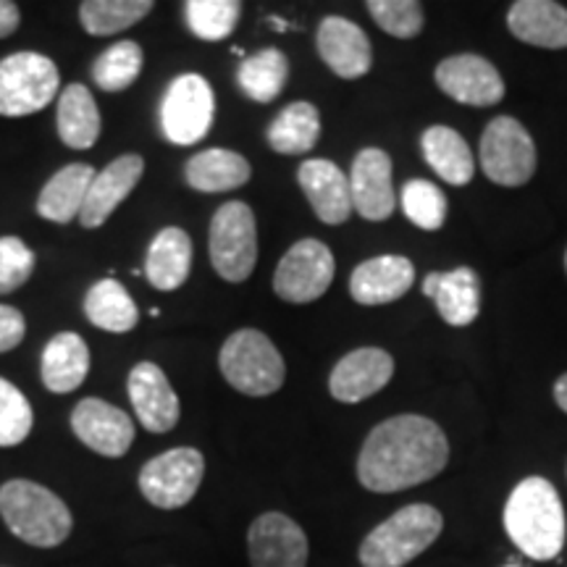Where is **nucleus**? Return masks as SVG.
<instances>
[{"mask_svg":"<svg viewBox=\"0 0 567 567\" xmlns=\"http://www.w3.org/2000/svg\"><path fill=\"white\" fill-rule=\"evenodd\" d=\"M446 463L450 442L431 417L394 415L368 434L358 455V478L368 492L394 494L436 478Z\"/></svg>","mask_w":567,"mask_h":567,"instance_id":"obj_1","label":"nucleus"},{"mask_svg":"<svg viewBox=\"0 0 567 567\" xmlns=\"http://www.w3.org/2000/svg\"><path fill=\"white\" fill-rule=\"evenodd\" d=\"M507 536L530 559H555L565 547V509L547 478L530 476L509 494L505 513Z\"/></svg>","mask_w":567,"mask_h":567,"instance_id":"obj_2","label":"nucleus"},{"mask_svg":"<svg viewBox=\"0 0 567 567\" xmlns=\"http://www.w3.org/2000/svg\"><path fill=\"white\" fill-rule=\"evenodd\" d=\"M0 515L13 536L40 549L59 547L74 526L66 502L27 478L6 481L0 486Z\"/></svg>","mask_w":567,"mask_h":567,"instance_id":"obj_3","label":"nucleus"},{"mask_svg":"<svg viewBox=\"0 0 567 567\" xmlns=\"http://www.w3.org/2000/svg\"><path fill=\"white\" fill-rule=\"evenodd\" d=\"M444 517L431 505H408L375 526L360 544L363 567H405L442 536Z\"/></svg>","mask_w":567,"mask_h":567,"instance_id":"obj_4","label":"nucleus"},{"mask_svg":"<svg viewBox=\"0 0 567 567\" xmlns=\"http://www.w3.org/2000/svg\"><path fill=\"white\" fill-rule=\"evenodd\" d=\"M226 384L247 396L276 394L287 379L281 352L258 329H239L226 339L218 354Z\"/></svg>","mask_w":567,"mask_h":567,"instance_id":"obj_5","label":"nucleus"},{"mask_svg":"<svg viewBox=\"0 0 567 567\" xmlns=\"http://www.w3.org/2000/svg\"><path fill=\"white\" fill-rule=\"evenodd\" d=\"M208 252L216 274L229 284H243L258 264V226L247 203L231 200L216 210L208 231Z\"/></svg>","mask_w":567,"mask_h":567,"instance_id":"obj_6","label":"nucleus"},{"mask_svg":"<svg viewBox=\"0 0 567 567\" xmlns=\"http://www.w3.org/2000/svg\"><path fill=\"white\" fill-rule=\"evenodd\" d=\"M61 74L53 59L34 51L13 53L0 61V116H32L59 95Z\"/></svg>","mask_w":567,"mask_h":567,"instance_id":"obj_7","label":"nucleus"},{"mask_svg":"<svg viewBox=\"0 0 567 567\" xmlns=\"http://www.w3.org/2000/svg\"><path fill=\"white\" fill-rule=\"evenodd\" d=\"M481 168L499 187H523L536 174V145L513 116H496L481 134Z\"/></svg>","mask_w":567,"mask_h":567,"instance_id":"obj_8","label":"nucleus"},{"mask_svg":"<svg viewBox=\"0 0 567 567\" xmlns=\"http://www.w3.org/2000/svg\"><path fill=\"white\" fill-rule=\"evenodd\" d=\"M205 476V457L195 446L163 452L140 471V492L161 509H179L195 499Z\"/></svg>","mask_w":567,"mask_h":567,"instance_id":"obj_9","label":"nucleus"},{"mask_svg":"<svg viewBox=\"0 0 567 567\" xmlns=\"http://www.w3.org/2000/svg\"><path fill=\"white\" fill-rule=\"evenodd\" d=\"M213 113L216 97L208 80L200 74H179L161 101L163 137L182 147L195 145L210 132Z\"/></svg>","mask_w":567,"mask_h":567,"instance_id":"obj_10","label":"nucleus"},{"mask_svg":"<svg viewBox=\"0 0 567 567\" xmlns=\"http://www.w3.org/2000/svg\"><path fill=\"white\" fill-rule=\"evenodd\" d=\"M334 271V255L321 239H300L284 252L276 266L274 292L284 302L308 305L329 292Z\"/></svg>","mask_w":567,"mask_h":567,"instance_id":"obj_11","label":"nucleus"},{"mask_svg":"<svg viewBox=\"0 0 567 567\" xmlns=\"http://www.w3.org/2000/svg\"><path fill=\"white\" fill-rule=\"evenodd\" d=\"M434 80L444 95L463 105L488 109L505 97V80L492 61L476 53L450 55L439 63Z\"/></svg>","mask_w":567,"mask_h":567,"instance_id":"obj_12","label":"nucleus"},{"mask_svg":"<svg viewBox=\"0 0 567 567\" xmlns=\"http://www.w3.org/2000/svg\"><path fill=\"white\" fill-rule=\"evenodd\" d=\"M252 567H308L310 544L305 530L284 513H264L247 530Z\"/></svg>","mask_w":567,"mask_h":567,"instance_id":"obj_13","label":"nucleus"},{"mask_svg":"<svg viewBox=\"0 0 567 567\" xmlns=\"http://www.w3.org/2000/svg\"><path fill=\"white\" fill-rule=\"evenodd\" d=\"M71 431L103 457H124L134 442L132 417L111 402L87 396L71 413Z\"/></svg>","mask_w":567,"mask_h":567,"instance_id":"obj_14","label":"nucleus"},{"mask_svg":"<svg viewBox=\"0 0 567 567\" xmlns=\"http://www.w3.org/2000/svg\"><path fill=\"white\" fill-rule=\"evenodd\" d=\"M394 375V358L381 347H360L347 352L329 375V392L337 402L358 405L379 394Z\"/></svg>","mask_w":567,"mask_h":567,"instance_id":"obj_15","label":"nucleus"},{"mask_svg":"<svg viewBox=\"0 0 567 567\" xmlns=\"http://www.w3.org/2000/svg\"><path fill=\"white\" fill-rule=\"evenodd\" d=\"M352 208L365 221H386L396 208V195L392 184V158L379 147H365L354 155L352 174Z\"/></svg>","mask_w":567,"mask_h":567,"instance_id":"obj_16","label":"nucleus"},{"mask_svg":"<svg viewBox=\"0 0 567 567\" xmlns=\"http://www.w3.org/2000/svg\"><path fill=\"white\" fill-rule=\"evenodd\" d=\"M318 55L342 80H360L373 66V48L368 34L344 17H326L316 32Z\"/></svg>","mask_w":567,"mask_h":567,"instance_id":"obj_17","label":"nucleus"},{"mask_svg":"<svg viewBox=\"0 0 567 567\" xmlns=\"http://www.w3.org/2000/svg\"><path fill=\"white\" fill-rule=\"evenodd\" d=\"M126 389H130L132 408L140 423L145 425V431H151V434H168L179 423V396L168 384L166 373L155 363L145 360V363L134 365Z\"/></svg>","mask_w":567,"mask_h":567,"instance_id":"obj_18","label":"nucleus"},{"mask_svg":"<svg viewBox=\"0 0 567 567\" xmlns=\"http://www.w3.org/2000/svg\"><path fill=\"white\" fill-rule=\"evenodd\" d=\"M142 174H145V158L137 153L118 155V158L111 161L101 174H95L80 213V221L84 229H97V226L109 221L111 213L132 195L134 187H137Z\"/></svg>","mask_w":567,"mask_h":567,"instance_id":"obj_19","label":"nucleus"},{"mask_svg":"<svg viewBox=\"0 0 567 567\" xmlns=\"http://www.w3.org/2000/svg\"><path fill=\"white\" fill-rule=\"evenodd\" d=\"M297 182H300L310 208L323 224L342 226L352 216L350 176H344L337 163L323 158L305 161L297 172Z\"/></svg>","mask_w":567,"mask_h":567,"instance_id":"obj_20","label":"nucleus"},{"mask_svg":"<svg viewBox=\"0 0 567 567\" xmlns=\"http://www.w3.org/2000/svg\"><path fill=\"white\" fill-rule=\"evenodd\" d=\"M415 284V266L402 255H381L360 264L350 276V295L358 305H389L410 292Z\"/></svg>","mask_w":567,"mask_h":567,"instance_id":"obj_21","label":"nucleus"},{"mask_svg":"<svg viewBox=\"0 0 567 567\" xmlns=\"http://www.w3.org/2000/svg\"><path fill=\"white\" fill-rule=\"evenodd\" d=\"M423 295L431 297L439 316L457 329L471 326L481 313V279L471 266H460L446 274H429L423 279Z\"/></svg>","mask_w":567,"mask_h":567,"instance_id":"obj_22","label":"nucleus"},{"mask_svg":"<svg viewBox=\"0 0 567 567\" xmlns=\"http://www.w3.org/2000/svg\"><path fill=\"white\" fill-rule=\"evenodd\" d=\"M507 27L528 45L549 51L567 48V9L555 0H517L509 6Z\"/></svg>","mask_w":567,"mask_h":567,"instance_id":"obj_23","label":"nucleus"},{"mask_svg":"<svg viewBox=\"0 0 567 567\" xmlns=\"http://www.w3.org/2000/svg\"><path fill=\"white\" fill-rule=\"evenodd\" d=\"M90 373L87 342L74 331H61L45 344L40 360V379L48 392L69 394L84 384Z\"/></svg>","mask_w":567,"mask_h":567,"instance_id":"obj_24","label":"nucleus"},{"mask_svg":"<svg viewBox=\"0 0 567 567\" xmlns=\"http://www.w3.org/2000/svg\"><path fill=\"white\" fill-rule=\"evenodd\" d=\"M193 271V239L179 226H166L155 234L145 258V276L158 292H174Z\"/></svg>","mask_w":567,"mask_h":567,"instance_id":"obj_25","label":"nucleus"},{"mask_svg":"<svg viewBox=\"0 0 567 567\" xmlns=\"http://www.w3.org/2000/svg\"><path fill=\"white\" fill-rule=\"evenodd\" d=\"M250 176V161L234 151H224V147H210V151L197 153L184 166V179H187L189 187L205 195L231 193V189L245 187Z\"/></svg>","mask_w":567,"mask_h":567,"instance_id":"obj_26","label":"nucleus"},{"mask_svg":"<svg viewBox=\"0 0 567 567\" xmlns=\"http://www.w3.org/2000/svg\"><path fill=\"white\" fill-rule=\"evenodd\" d=\"M95 168L87 166V163H71V166H63L59 174H53L48 179L45 187L38 197V213L45 221L53 224H69L74 218H80L84 197H87V189L92 179H95Z\"/></svg>","mask_w":567,"mask_h":567,"instance_id":"obj_27","label":"nucleus"},{"mask_svg":"<svg viewBox=\"0 0 567 567\" xmlns=\"http://www.w3.org/2000/svg\"><path fill=\"white\" fill-rule=\"evenodd\" d=\"M55 126L61 142L71 151H90L101 137V111L84 84L74 82L61 92Z\"/></svg>","mask_w":567,"mask_h":567,"instance_id":"obj_28","label":"nucleus"},{"mask_svg":"<svg viewBox=\"0 0 567 567\" xmlns=\"http://www.w3.org/2000/svg\"><path fill=\"white\" fill-rule=\"evenodd\" d=\"M421 151L425 155V163L452 187H465V184L473 182L476 161H473L471 147L450 126H429L421 137Z\"/></svg>","mask_w":567,"mask_h":567,"instance_id":"obj_29","label":"nucleus"},{"mask_svg":"<svg viewBox=\"0 0 567 567\" xmlns=\"http://www.w3.org/2000/svg\"><path fill=\"white\" fill-rule=\"evenodd\" d=\"M84 316L95 329L111 331V334H126L140 323L137 302L116 279L92 284L84 295Z\"/></svg>","mask_w":567,"mask_h":567,"instance_id":"obj_30","label":"nucleus"},{"mask_svg":"<svg viewBox=\"0 0 567 567\" xmlns=\"http://www.w3.org/2000/svg\"><path fill=\"white\" fill-rule=\"evenodd\" d=\"M268 145L279 155H305L316 147L321 137V116L318 109L308 101L287 105L268 126Z\"/></svg>","mask_w":567,"mask_h":567,"instance_id":"obj_31","label":"nucleus"},{"mask_svg":"<svg viewBox=\"0 0 567 567\" xmlns=\"http://www.w3.org/2000/svg\"><path fill=\"white\" fill-rule=\"evenodd\" d=\"M289 59L276 48L247 55L237 71V84L255 103H274L287 87Z\"/></svg>","mask_w":567,"mask_h":567,"instance_id":"obj_32","label":"nucleus"},{"mask_svg":"<svg viewBox=\"0 0 567 567\" xmlns=\"http://www.w3.org/2000/svg\"><path fill=\"white\" fill-rule=\"evenodd\" d=\"M151 11V0H84L80 6V21L92 38H111L130 30Z\"/></svg>","mask_w":567,"mask_h":567,"instance_id":"obj_33","label":"nucleus"},{"mask_svg":"<svg viewBox=\"0 0 567 567\" xmlns=\"http://www.w3.org/2000/svg\"><path fill=\"white\" fill-rule=\"evenodd\" d=\"M142 63H145V53H142L137 42H113L92 63V82L103 92H124L137 82V76L142 74Z\"/></svg>","mask_w":567,"mask_h":567,"instance_id":"obj_34","label":"nucleus"},{"mask_svg":"<svg viewBox=\"0 0 567 567\" xmlns=\"http://www.w3.org/2000/svg\"><path fill=\"white\" fill-rule=\"evenodd\" d=\"M243 3L239 0H187L184 19L195 38L205 42H221L237 27Z\"/></svg>","mask_w":567,"mask_h":567,"instance_id":"obj_35","label":"nucleus"},{"mask_svg":"<svg viewBox=\"0 0 567 567\" xmlns=\"http://www.w3.org/2000/svg\"><path fill=\"white\" fill-rule=\"evenodd\" d=\"M402 210L417 229L436 231L446 218V195L436 184L425 179H410L402 187Z\"/></svg>","mask_w":567,"mask_h":567,"instance_id":"obj_36","label":"nucleus"},{"mask_svg":"<svg viewBox=\"0 0 567 567\" xmlns=\"http://www.w3.org/2000/svg\"><path fill=\"white\" fill-rule=\"evenodd\" d=\"M32 423L30 400L0 375V446H19L30 436Z\"/></svg>","mask_w":567,"mask_h":567,"instance_id":"obj_37","label":"nucleus"},{"mask_svg":"<svg viewBox=\"0 0 567 567\" xmlns=\"http://www.w3.org/2000/svg\"><path fill=\"white\" fill-rule=\"evenodd\" d=\"M375 24L400 40L417 38L423 30V6L415 0H371L365 6Z\"/></svg>","mask_w":567,"mask_h":567,"instance_id":"obj_38","label":"nucleus"},{"mask_svg":"<svg viewBox=\"0 0 567 567\" xmlns=\"http://www.w3.org/2000/svg\"><path fill=\"white\" fill-rule=\"evenodd\" d=\"M34 252L19 237H0V295L24 287L34 274Z\"/></svg>","mask_w":567,"mask_h":567,"instance_id":"obj_39","label":"nucleus"},{"mask_svg":"<svg viewBox=\"0 0 567 567\" xmlns=\"http://www.w3.org/2000/svg\"><path fill=\"white\" fill-rule=\"evenodd\" d=\"M27 321L21 310L11 305H0V352H9L24 342Z\"/></svg>","mask_w":567,"mask_h":567,"instance_id":"obj_40","label":"nucleus"},{"mask_svg":"<svg viewBox=\"0 0 567 567\" xmlns=\"http://www.w3.org/2000/svg\"><path fill=\"white\" fill-rule=\"evenodd\" d=\"M19 24H21L19 6L11 3V0H0V40L11 38V34L19 30Z\"/></svg>","mask_w":567,"mask_h":567,"instance_id":"obj_41","label":"nucleus"},{"mask_svg":"<svg viewBox=\"0 0 567 567\" xmlns=\"http://www.w3.org/2000/svg\"><path fill=\"white\" fill-rule=\"evenodd\" d=\"M555 400L563 413H567V373H563L555 384Z\"/></svg>","mask_w":567,"mask_h":567,"instance_id":"obj_42","label":"nucleus"},{"mask_svg":"<svg viewBox=\"0 0 567 567\" xmlns=\"http://www.w3.org/2000/svg\"><path fill=\"white\" fill-rule=\"evenodd\" d=\"M271 24H274L279 32H287V30H289V24H287V21H284V19H276V17H274Z\"/></svg>","mask_w":567,"mask_h":567,"instance_id":"obj_43","label":"nucleus"},{"mask_svg":"<svg viewBox=\"0 0 567 567\" xmlns=\"http://www.w3.org/2000/svg\"><path fill=\"white\" fill-rule=\"evenodd\" d=\"M565 271H567V252H565Z\"/></svg>","mask_w":567,"mask_h":567,"instance_id":"obj_44","label":"nucleus"},{"mask_svg":"<svg viewBox=\"0 0 567 567\" xmlns=\"http://www.w3.org/2000/svg\"><path fill=\"white\" fill-rule=\"evenodd\" d=\"M509 567H515V565H509Z\"/></svg>","mask_w":567,"mask_h":567,"instance_id":"obj_45","label":"nucleus"}]
</instances>
